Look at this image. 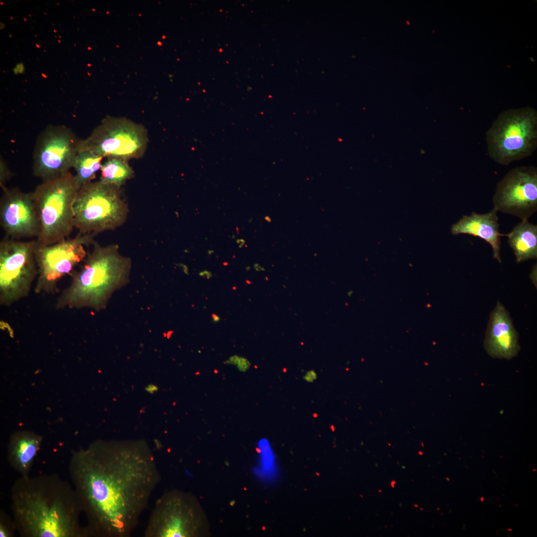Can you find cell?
I'll return each instance as SVG.
<instances>
[{"instance_id": "31", "label": "cell", "mask_w": 537, "mask_h": 537, "mask_svg": "<svg viewBox=\"0 0 537 537\" xmlns=\"http://www.w3.org/2000/svg\"><path fill=\"white\" fill-rule=\"evenodd\" d=\"M265 219L268 222H271V221L270 218L268 216H266Z\"/></svg>"}, {"instance_id": "37", "label": "cell", "mask_w": 537, "mask_h": 537, "mask_svg": "<svg viewBox=\"0 0 537 537\" xmlns=\"http://www.w3.org/2000/svg\"><path fill=\"white\" fill-rule=\"evenodd\" d=\"M223 264L226 266V265H227L228 264L227 263H224Z\"/></svg>"}, {"instance_id": "33", "label": "cell", "mask_w": 537, "mask_h": 537, "mask_svg": "<svg viewBox=\"0 0 537 537\" xmlns=\"http://www.w3.org/2000/svg\"><path fill=\"white\" fill-rule=\"evenodd\" d=\"M246 270H249L250 269V267H247L246 268Z\"/></svg>"}, {"instance_id": "22", "label": "cell", "mask_w": 537, "mask_h": 537, "mask_svg": "<svg viewBox=\"0 0 537 537\" xmlns=\"http://www.w3.org/2000/svg\"><path fill=\"white\" fill-rule=\"evenodd\" d=\"M10 176L11 174L9 170L6 167H4L2 164V165L1 164L0 184L1 187L5 186L4 183L10 178Z\"/></svg>"}, {"instance_id": "9", "label": "cell", "mask_w": 537, "mask_h": 537, "mask_svg": "<svg viewBox=\"0 0 537 537\" xmlns=\"http://www.w3.org/2000/svg\"><path fill=\"white\" fill-rule=\"evenodd\" d=\"M36 240L4 237L0 242V304L10 306L26 297L37 275Z\"/></svg>"}, {"instance_id": "24", "label": "cell", "mask_w": 537, "mask_h": 537, "mask_svg": "<svg viewBox=\"0 0 537 537\" xmlns=\"http://www.w3.org/2000/svg\"><path fill=\"white\" fill-rule=\"evenodd\" d=\"M9 533L5 527L0 525V537H9Z\"/></svg>"}, {"instance_id": "19", "label": "cell", "mask_w": 537, "mask_h": 537, "mask_svg": "<svg viewBox=\"0 0 537 537\" xmlns=\"http://www.w3.org/2000/svg\"><path fill=\"white\" fill-rule=\"evenodd\" d=\"M259 461L255 468L256 476L263 482H274L278 478V470L275 455L271 446L266 439L259 441L258 444Z\"/></svg>"}, {"instance_id": "7", "label": "cell", "mask_w": 537, "mask_h": 537, "mask_svg": "<svg viewBox=\"0 0 537 537\" xmlns=\"http://www.w3.org/2000/svg\"><path fill=\"white\" fill-rule=\"evenodd\" d=\"M149 142L146 128L124 117L107 116L86 139L80 150H90L103 158L128 161L145 154Z\"/></svg>"}, {"instance_id": "2", "label": "cell", "mask_w": 537, "mask_h": 537, "mask_svg": "<svg viewBox=\"0 0 537 537\" xmlns=\"http://www.w3.org/2000/svg\"><path fill=\"white\" fill-rule=\"evenodd\" d=\"M82 268L72 273L70 285L57 298V309L106 308L113 293L129 280L131 259L119 252L117 244L102 246L94 241Z\"/></svg>"}, {"instance_id": "12", "label": "cell", "mask_w": 537, "mask_h": 537, "mask_svg": "<svg viewBox=\"0 0 537 537\" xmlns=\"http://www.w3.org/2000/svg\"><path fill=\"white\" fill-rule=\"evenodd\" d=\"M494 208L522 221L537 210V168L523 166L509 171L498 183L493 197Z\"/></svg>"}, {"instance_id": "29", "label": "cell", "mask_w": 537, "mask_h": 537, "mask_svg": "<svg viewBox=\"0 0 537 537\" xmlns=\"http://www.w3.org/2000/svg\"><path fill=\"white\" fill-rule=\"evenodd\" d=\"M236 242L238 244V247L241 248L245 244V240L243 239H237L236 240Z\"/></svg>"}, {"instance_id": "11", "label": "cell", "mask_w": 537, "mask_h": 537, "mask_svg": "<svg viewBox=\"0 0 537 537\" xmlns=\"http://www.w3.org/2000/svg\"><path fill=\"white\" fill-rule=\"evenodd\" d=\"M81 140L65 126H47L37 138L33 154V175L46 181L69 172L79 151Z\"/></svg>"}, {"instance_id": "35", "label": "cell", "mask_w": 537, "mask_h": 537, "mask_svg": "<svg viewBox=\"0 0 537 537\" xmlns=\"http://www.w3.org/2000/svg\"><path fill=\"white\" fill-rule=\"evenodd\" d=\"M246 282H247V283H248V284H250V283H251L250 281H248V280H246Z\"/></svg>"}, {"instance_id": "1", "label": "cell", "mask_w": 537, "mask_h": 537, "mask_svg": "<svg viewBox=\"0 0 537 537\" xmlns=\"http://www.w3.org/2000/svg\"><path fill=\"white\" fill-rule=\"evenodd\" d=\"M70 472L89 532L108 537L131 536L161 480L154 455L140 442L95 444L74 452Z\"/></svg>"}, {"instance_id": "14", "label": "cell", "mask_w": 537, "mask_h": 537, "mask_svg": "<svg viewBox=\"0 0 537 537\" xmlns=\"http://www.w3.org/2000/svg\"><path fill=\"white\" fill-rule=\"evenodd\" d=\"M484 346L494 358L510 359L520 350L519 335L509 313L498 301L491 312L487 327Z\"/></svg>"}, {"instance_id": "3", "label": "cell", "mask_w": 537, "mask_h": 537, "mask_svg": "<svg viewBox=\"0 0 537 537\" xmlns=\"http://www.w3.org/2000/svg\"><path fill=\"white\" fill-rule=\"evenodd\" d=\"M28 480V479H27ZM34 485L28 480L13 497V511L22 532L32 537H74L80 531L78 512L61 494Z\"/></svg>"}, {"instance_id": "13", "label": "cell", "mask_w": 537, "mask_h": 537, "mask_svg": "<svg viewBox=\"0 0 537 537\" xmlns=\"http://www.w3.org/2000/svg\"><path fill=\"white\" fill-rule=\"evenodd\" d=\"M0 224L5 237L15 240L37 238L39 222L32 192L1 187Z\"/></svg>"}, {"instance_id": "10", "label": "cell", "mask_w": 537, "mask_h": 537, "mask_svg": "<svg viewBox=\"0 0 537 537\" xmlns=\"http://www.w3.org/2000/svg\"><path fill=\"white\" fill-rule=\"evenodd\" d=\"M200 521L198 507L190 495L178 491H168L157 500L144 536H196L201 527Z\"/></svg>"}, {"instance_id": "25", "label": "cell", "mask_w": 537, "mask_h": 537, "mask_svg": "<svg viewBox=\"0 0 537 537\" xmlns=\"http://www.w3.org/2000/svg\"><path fill=\"white\" fill-rule=\"evenodd\" d=\"M199 275L200 276H203V277H206L207 279H209L213 276L211 272L207 270H204L203 271L200 272L199 273Z\"/></svg>"}, {"instance_id": "17", "label": "cell", "mask_w": 537, "mask_h": 537, "mask_svg": "<svg viewBox=\"0 0 537 537\" xmlns=\"http://www.w3.org/2000/svg\"><path fill=\"white\" fill-rule=\"evenodd\" d=\"M508 238L517 263L537 258V226L523 220L507 234L502 236Z\"/></svg>"}, {"instance_id": "8", "label": "cell", "mask_w": 537, "mask_h": 537, "mask_svg": "<svg viewBox=\"0 0 537 537\" xmlns=\"http://www.w3.org/2000/svg\"><path fill=\"white\" fill-rule=\"evenodd\" d=\"M95 235L79 232L74 237H68L49 245L36 242L35 256L37 275L35 292L37 294L54 293L61 278L72 274L75 268L84 262L88 254L86 247L92 244Z\"/></svg>"}, {"instance_id": "21", "label": "cell", "mask_w": 537, "mask_h": 537, "mask_svg": "<svg viewBox=\"0 0 537 537\" xmlns=\"http://www.w3.org/2000/svg\"><path fill=\"white\" fill-rule=\"evenodd\" d=\"M226 363L228 364L236 365L238 370L242 372L247 371L251 364L247 358L237 355L230 357L228 360H226Z\"/></svg>"}, {"instance_id": "23", "label": "cell", "mask_w": 537, "mask_h": 537, "mask_svg": "<svg viewBox=\"0 0 537 537\" xmlns=\"http://www.w3.org/2000/svg\"><path fill=\"white\" fill-rule=\"evenodd\" d=\"M303 378L308 382H313L317 378V374L314 370H308L306 372Z\"/></svg>"}, {"instance_id": "38", "label": "cell", "mask_w": 537, "mask_h": 537, "mask_svg": "<svg viewBox=\"0 0 537 537\" xmlns=\"http://www.w3.org/2000/svg\"><path fill=\"white\" fill-rule=\"evenodd\" d=\"M42 76L46 78V76H45L43 74H42Z\"/></svg>"}, {"instance_id": "30", "label": "cell", "mask_w": 537, "mask_h": 537, "mask_svg": "<svg viewBox=\"0 0 537 537\" xmlns=\"http://www.w3.org/2000/svg\"><path fill=\"white\" fill-rule=\"evenodd\" d=\"M211 316L214 323L218 322L220 320V317L216 314H212Z\"/></svg>"}, {"instance_id": "18", "label": "cell", "mask_w": 537, "mask_h": 537, "mask_svg": "<svg viewBox=\"0 0 537 537\" xmlns=\"http://www.w3.org/2000/svg\"><path fill=\"white\" fill-rule=\"evenodd\" d=\"M103 158L90 150H79L73 168L80 188L95 178L96 172L100 170Z\"/></svg>"}, {"instance_id": "5", "label": "cell", "mask_w": 537, "mask_h": 537, "mask_svg": "<svg viewBox=\"0 0 537 537\" xmlns=\"http://www.w3.org/2000/svg\"><path fill=\"white\" fill-rule=\"evenodd\" d=\"M489 157L498 164L531 156L537 147V113L531 107L501 112L486 133Z\"/></svg>"}, {"instance_id": "16", "label": "cell", "mask_w": 537, "mask_h": 537, "mask_svg": "<svg viewBox=\"0 0 537 537\" xmlns=\"http://www.w3.org/2000/svg\"><path fill=\"white\" fill-rule=\"evenodd\" d=\"M42 438L30 432H21L13 436L10 444L11 463L16 470L26 476L39 449Z\"/></svg>"}, {"instance_id": "32", "label": "cell", "mask_w": 537, "mask_h": 537, "mask_svg": "<svg viewBox=\"0 0 537 537\" xmlns=\"http://www.w3.org/2000/svg\"><path fill=\"white\" fill-rule=\"evenodd\" d=\"M208 252L209 255H211L212 253H214V251L213 250H209Z\"/></svg>"}, {"instance_id": "4", "label": "cell", "mask_w": 537, "mask_h": 537, "mask_svg": "<svg viewBox=\"0 0 537 537\" xmlns=\"http://www.w3.org/2000/svg\"><path fill=\"white\" fill-rule=\"evenodd\" d=\"M79 188L69 172L43 181L31 192L39 222L38 244L49 245L69 237L75 228L74 204Z\"/></svg>"}, {"instance_id": "26", "label": "cell", "mask_w": 537, "mask_h": 537, "mask_svg": "<svg viewBox=\"0 0 537 537\" xmlns=\"http://www.w3.org/2000/svg\"><path fill=\"white\" fill-rule=\"evenodd\" d=\"M145 389L147 392L150 393H154L158 389L157 386L153 384H149Z\"/></svg>"}, {"instance_id": "15", "label": "cell", "mask_w": 537, "mask_h": 537, "mask_svg": "<svg viewBox=\"0 0 537 537\" xmlns=\"http://www.w3.org/2000/svg\"><path fill=\"white\" fill-rule=\"evenodd\" d=\"M497 211L493 208L485 214L473 212L470 215H463L451 228L452 235L467 234L479 237L488 243L493 250L494 259L501 263L500 257V237Z\"/></svg>"}, {"instance_id": "36", "label": "cell", "mask_w": 537, "mask_h": 537, "mask_svg": "<svg viewBox=\"0 0 537 537\" xmlns=\"http://www.w3.org/2000/svg\"><path fill=\"white\" fill-rule=\"evenodd\" d=\"M36 46H37V47H38V48H39V47H40V46H39L38 45H37V44H36Z\"/></svg>"}, {"instance_id": "27", "label": "cell", "mask_w": 537, "mask_h": 537, "mask_svg": "<svg viewBox=\"0 0 537 537\" xmlns=\"http://www.w3.org/2000/svg\"><path fill=\"white\" fill-rule=\"evenodd\" d=\"M15 68L17 71L18 74H22L24 71V67L22 63L17 64Z\"/></svg>"}, {"instance_id": "34", "label": "cell", "mask_w": 537, "mask_h": 537, "mask_svg": "<svg viewBox=\"0 0 537 537\" xmlns=\"http://www.w3.org/2000/svg\"><path fill=\"white\" fill-rule=\"evenodd\" d=\"M236 229H237V234H239V229H238L237 227H236Z\"/></svg>"}, {"instance_id": "40", "label": "cell", "mask_w": 537, "mask_h": 537, "mask_svg": "<svg viewBox=\"0 0 537 537\" xmlns=\"http://www.w3.org/2000/svg\"><path fill=\"white\" fill-rule=\"evenodd\" d=\"M9 37H11V34H9Z\"/></svg>"}, {"instance_id": "28", "label": "cell", "mask_w": 537, "mask_h": 537, "mask_svg": "<svg viewBox=\"0 0 537 537\" xmlns=\"http://www.w3.org/2000/svg\"><path fill=\"white\" fill-rule=\"evenodd\" d=\"M254 268L257 271H266L265 268L262 267L259 264L256 263L254 265Z\"/></svg>"}, {"instance_id": "20", "label": "cell", "mask_w": 537, "mask_h": 537, "mask_svg": "<svg viewBox=\"0 0 537 537\" xmlns=\"http://www.w3.org/2000/svg\"><path fill=\"white\" fill-rule=\"evenodd\" d=\"M100 171V181L120 187L134 176L128 161L120 159H107L102 163Z\"/></svg>"}, {"instance_id": "39", "label": "cell", "mask_w": 537, "mask_h": 537, "mask_svg": "<svg viewBox=\"0 0 537 537\" xmlns=\"http://www.w3.org/2000/svg\"><path fill=\"white\" fill-rule=\"evenodd\" d=\"M233 288L234 289H236V287H233Z\"/></svg>"}, {"instance_id": "6", "label": "cell", "mask_w": 537, "mask_h": 537, "mask_svg": "<svg viewBox=\"0 0 537 537\" xmlns=\"http://www.w3.org/2000/svg\"><path fill=\"white\" fill-rule=\"evenodd\" d=\"M129 213L121 187L91 181L79 189L74 204V226L79 232L94 234L122 225Z\"/></svg>"}]
</instances>
